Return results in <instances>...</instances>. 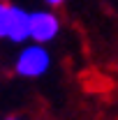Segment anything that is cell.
<instances>
[{
  "label": "cell",
  "instance_id": "cell-5",
  "mask_svg": "<svg viewBox=\"0 0 118 120\" xmlns=\"http://www.w3.org/2000/svg\"><path fill=\"white\" fill-rule=\"evenodd\" d=\"M44 5L49 9H53V7H60V5H65V0H44Z\"/></svg>",
  "mask_w": 118,
  "mask_h": 120
},
{
  "label": "cell",
  "instance_id": "cell-3",
  "mask_svg": "<svg viewBox=\"0 0 118 120\" xmlns=\"http://www.w3.org/2000/svg\"><path fill=\"white\" fill-rule=\"evenodd\" d=\"M7 39L12 44H26V42H30V12H26L19 5H9Z\"/></svg>",
  "mask_w": 118,
  "mask_h": 120
},
{
  "label": "cell",
  "instance_id": "cell-1",
  "mask_svg": "<svg viewBox=\"0 0 118 120\" xmlns=\"http://www.w3.org/2000/svg\"><path fill=\"white\" fill-rule=\"evenodd\" d=\"M51 53L44 44H37V42H30L23 44L19 49L14 58V72L21 79H42V76L51 69Z\"/></svg>",
  "mask_w": 118,
  "mask_h": 120
},
{
  "label": "cell",
  "instance_id": "cell-2",
  "mask_svg": "<svg viewBox=\"0 0 118 120\" xmlns=\"http://www.w3.org/2000/svg\"><path fill=\"white\" fill-rule=\"evenodd\" d=\"M60 35V19L53 9H35L30 12V42L51 44Z\"/></svg>",
  "mask_w": 118,
  "mask_h": 120
},
{
  "label": "cell",
  "instance_id": "cell-6",
  "mask_svg": "<svg viewBox=\"0 0 118 120\" xmlns=\"http://www.w3.org/2000/svg\"><path fill=\"white\" fill-rule=\"evenodd\" d=\"M5 120H23V118H19V116H9V118H5Z\"/></svg>",
  "mask_w": 118,
  "mask_h": 120
},
{
  "label": "cell",
  "instance_id": "cell-4",
  "mask_svg": "<svg viewBox=\"0 0 118 120\" xmlns=\"http://www.w3.org/2000/svg\"><path fill=\"white\" fill-rule=\"evenodd\" d=\"M7 26H9V5L0 2V39H7Z\"/></svg>",
  "mask_w": 118,
  "mask_h": 120
}]
</instances>
